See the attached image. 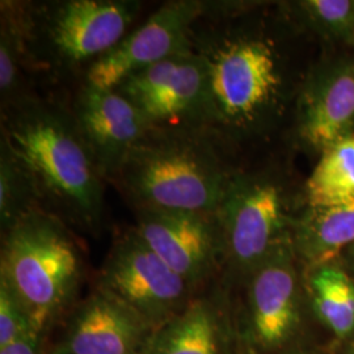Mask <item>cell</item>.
I'll use <instances>...</instances> for the list:
<instances>
[{"label":"cell","instance_id":"obj_1","mask_svg":"<svg viewBox=\"0 0 354 354\" xmlns=\"http://www.w3.org/2000/svg\"><path fill=\"white\" fill-rule=\"evenodd\" d=\"M244 11L239 3L212 1L190 35L192 49L207 68V131L223 146L272 131L291 97L279 38Z\"/></svg>","mask_w":354,"mask_h":354},{"label":"cell","instance_id":"obj_2","mask_svg":"<svg viewBox=\"0 0 354 354\" xmlns=\"http://www.w3.org/2000/svg\"><path fill=\"white\" fill-rule=\"evenodd\" d=\"M1 140L35 178L46 210L77 227L100 226L105 178L70 108L30 96L1 109Z\"/></svg>","mask_w":354,"mask_h":354},{"label":"cell","instance_id":"obj_3","mask_svg":"<svg viewBox=\"0 0 354 354\" xmlns=\"http://www.w3.org/2000/svg\"><path fill=\"white\" fill-rule=\"evenodd\" d=\"M203 130L151 129L113 180L134 210L216 213L236 171Z\"/></svg>","mask_w":354,"mask_h":354},{"label":"cell","instance_id":"obj_4","mask_svg":"<svg viewBox=\"0 0 354 354\" xmlns=\"http://www.w3.org/2000/svg\"><path fill=\"white\" fill-rule=\"evenodd\" d=\"M83 272L82 251L68 223L46 209L3 232L0 279L24 304L42 336L74 302Z\"/></svg>","mask_w":354,"mask_h":354},{"label":"cell","instance_id":"obj_5","mask_svg":"<svg viewBox=\"0 0 354 354\" xmlns=\"http://www.w3.org/2000/svg\"><path fill=\"white\" fill-rule=\"evenodd\" d=\"M28 70L59 80L84 70L127 35L140 11L136 0L19 3Z\"/></svg>","mask_w":354,"mask_h":354},{"label":"cell","instance_id":"obj_6","mask_svg":"<svg viewBox=\"0 0 354 354\" xmlns=\"http://www.w3.org/2000/svg\"><path fill=\"white\" fill-rule=\"evenodd\" d=\"M244 302L234 315L239 354H317L304 269L290 244L272 253L243 281Z\"/></svg>","mask_w":354,"mask_h":354},{"label":"cell","instance_id":"obj_7","mask_svg":"<svg viewBox=\"0 0 354 354\" xmlns=\"http://www.w3.org/2000/svg\"><path fill=\"white\" fill-rule=\"evenodd\" d=\"M295 214L277 175L236 172L216 210L225 270L244 281L272 253L290 244Z\"/></svg>","mask_w":354,"mask_h":354},{"label":"cell","instance_id":"obj_8","mask_svg":"<svg viewBox=\"0 0 354 354\" xmlns=\"http://www.w3.org/2000/svg\"><path fill=\"white\" fill-rule=\"evenodd\" d=\"M97 289L127 304L155 329L183 311L196 295L134 228L114 241L102 264Z\"/></svg>","mask_w":354,"mask_h":354},{"label":"cell","instance_id":"obj_9","mask_svg":"<svg viewBox=\"0 0 354 354\" xmlns=\"http://www.w3.org/2000/svg\"><path fill=\"white\" fill-rule=\"evenodd\" d=\"M114 89L151 129L207 131V68L192 48L127 76Z\"/></svg>","mask_w":354,"mask_h":354},{"label":"cell","instance_id":"obj_10","mask_svg":"<svg viewBox=\"0 0 354 354\" xmlns=\"http://www.w3.org/2000/svg\"><path fill=\"white\" fill-rule=\"evenodd\" d=\"M210 1L175 0L158 8L136 30L127 33L84 74V83L114 89L127 76L192 48L193 26L209 10Z\"/></svg>","mask_w":354,"mask_h":354},{"label":"cell","instance_id":"obj_11","mask_svg":"<svg viewBox=\"0 0 354 354\" xmlns=\"http://www.w3.org/2000/svg\"><path fill=\"white\" fill-rule=\"evenodd\" d=\"M133 228L196 292L223 268V243L216 213L136 210Z\"/></svg>","mask_w":354,"mask_h":354},{"label":"cell","instance_id":"obj_12","mask_svg":"<svg viewBox=\"0 0 354 354\" xmlns=\"http://www.w3.org/2000/svg\"><path fill=\"white\" fill-rule=\"evenodd\" d=\"M294 131L301 147L319 156L354 136V55L328 58L304 76L295 96Z\"/></svg>","mask_w":354,"mask_h":354},{"label":"cell","instance_id":"obj_13","mask_svg":"<svg viewBox=\"0 0 354 354\" xmlns=\"http://www.w3.org/2000/svg\"><path fill=\"white\" fill-rule=\"evenodd\" d=\"M105 181H112L129 153L150 130L140 111L115 89L84 83L70 108Z\"/></svg>","mask_w":354,"mask_h":354},{"label":"cell","instance_id":"obj_14","mask_svg":"<svg viewBox=\"0 0 354 354\" xmlns=\"http://www.w3.org/2000/svg\"><path fill=\"white\" fill-rule=\"evenodd\" d=\"M153 332L127 304L96 289L76 307L58 345L74 354H142Z\"/></svg>","mask_w":354,"mask_h":354},{"label":"cell","instance_id":"obj_15","mask_svg":"<svg viewBox=\"0 0 354 354\" xmlns=\"http://www.w3.org/2000/svg\"><path fill=\"white\" fill-rule=\"evenodd\" d=\"M142 354H239L227 294H196L183 311L155 329Z\"/></svg>","mask_w":354,"mask_h":354},{"label":"cell","instance_id":"obj_16","mask_svg":"<svg viewBox=\"0 0 354 354\" xmlns=\"http://www.w3.org/2000/svg\"><path fill=\"white\" fill-rule=\"evenodd\" d=\"M354 241V197L306 203L297 212L291 247L302 269L340 260Z\"/></svg>","mask_w":354,"mask_h":354},{"label":"cell","instance_id":"obj_17","mask_svg":"<svg viewBox=\"0 0 354 354\" xmlns=\"http://www.w3.org/2000/svg\"><path fill=\"white\" fill-rule=\"evenodd\" d=\"M313 317L339 344L354 342V279L342 261L304 269Z\"/></svg>","mask_w":354,"mask_h":354},{"label":"cell","instance_id":"obj_18","mask_svg":"<svg viewBox=\"0 0 354 354\" xmlns=\"http://www.w3.org/2000/svg\"><path fill=\"white\" fill-rule=\"evenodd\" d=\"M26 50L20 4L1 1L0 17V100L1 109L33 96L26 89Z\"/></svg>","mask_w":354,"mask_h":354},{"label":"cell","instance_id":"obj_19","mask_svg":"<svg viewBox=\"0 0 354 354\" xmlns=\"http://www.w3.org/2000/svg\"><path fill=\"white\" fill-rule=\"evenodd\" d=\"M306 203L354 197V136L337 142L319 156L304 184Z\"/></svg>","mask_w":354,"mask_h":354},{"label":"cell","instance_id":"obj_20","mask_svg":"<svg viewBox=\"0 0 354 354\" xmlns=\"http://www.w3.org/2000/svg\"><path fill=\"white\" fill-rule=\"evenodd\" d=\"M295 26L317 37L354 45V0H301L285 6Z\"/></svg>","mask_w":354,"mask_h":354},{"label":"cell","instance_id":"obj_21","mask_svg":"<svg viewBox=\"0 0 354 354\" xmlns=\"http://www.w3.org/2000/svg\"><path fill=\"white\" fill-rule=\"evenodd\" d=\"M45 209L35 178L0 140V225L7 231L36 210Z\"/></svg>","mask_w":354,"mask_h":354},{"label":"cell","instance_id":"obj_22","mask_svg":"<svg viewBox=\"0 0 354 354\" xmlns=\"http://www.w3.org/2000/svg\"><path fill=\"white\" fill-rule=\"evenodd\" d=\"M32 333H38L37 329L24 304L0 279V348Z\"/></svg>","mask_w":354,"mask_h":354},{"label":"cell","instance_id":"obj_23","mask_svg":"<svg viewBox=\"0 0 354 354\" xmlns=\"http://www.w3.org/2000/svg\"><path fill=\"white\" fill-rule=\"evenodd\" d=\"M42 339L39 333H32L0 348V354H42Z\"/></svg>","mask_w":354,"mask_h":354},{"label":"cell","instance_id":"obj_24","mask_svg":"<svg viewBox=\"0 0 354 354\" xmlns=\"http://www.w3.org/2000/svg\"><path fill=\"white\" fill-rule=\"evenodd\" d=\"M340 261L344 268L348 270V273L354 279V241L342 252Z\"/></svg>","mask_w":354,"mask_h":354},{"label":"cell","instance_id":"obj_25","mask_svg":"<svg viewBox=\"0 0 354 354\" xmlns=\"http://www.w3.org/2000/svg\"><path fill=\"white\" fill-rule=\"evenodd\" d=\"M340 352L339 354H354V342L340 344Z\"/></svg>","mask_w":354,"mask_h":354},{"label":"cell","instance_id":"obj_26","mask_svg":"<svg viewBox=\"0 0 354 354\" xmlns=\"http://www.w3.org/2000/svg\"><path fill=\"white\" fill-rule=\"evenodd\" d=\"M48 354H74L71 353V352H68V351H66L64 348H61L59 345H57L53 351H50V353Z\"/></svg>","mask_w":354,"mask_h":354},{"label":"cell","instance_id":"obj_27","mask_svg":"<svg viewBox=\"0 0 354 354\" xmlns=\"http://www.w3.org/2000/svg\"><path fill=\"white\" fill-rule=\"evenodd\" d=\"M352 48H353V49H354V45H353V46H352Z\"/></svg>","mask_w":354,"mask_h":354},{"label":"cell","instance_id":"obj_28","mask_svg":"<svg viewBox=\"0 0 354 354\" xmlns=\"http://www.w3.org/2000/svg\"><path fill=\"white\" fill-rule=\"evenodd\" d=\"M317 354H319V353H317Z\"/></svg>","mask_w":354,"mask_h":354}]
</instances>
